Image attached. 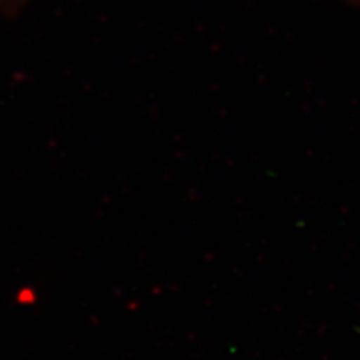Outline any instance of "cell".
Segmentation results:
<instances>
[]
</instances>
